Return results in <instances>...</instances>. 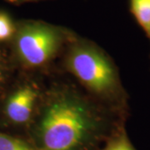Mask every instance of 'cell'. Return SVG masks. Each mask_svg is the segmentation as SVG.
I'll list each match as a JSON object with an SVG mask.
<instances>
[{"label":"cell","instance_id":"cell-2","mask_svg":"<svg viewBox=\"0 0 150 150\" xmlns=\"http://www.w3.org/2000/svg\"><path fill=\"white\" fill-rule=\"evenodd\" d=\"M66 64L70 73L88 90L99 96L120 93L118 74L109 59L88 44H76L70 49Z\"/></svg>","mask_w":150,"mask_h":150},{"label":"cell","instance_id":"cell-9","mask_svg":"<svg viewBox=\"0 0 150 150\" xmlns=\"http://www.w3.org/2000/svg\"><path fill=\"white\" fill-rule=\"evenodd\" d=\"M11 3L13 4H20V3H24V2H30V1H36V0H8Z\"/></svg>","mask_w":150,"mask_h":150},{"label":"cell","instance_id":"cell-7","mask_svg":"<svg viewBox=\"0 0 150 150\" xmlns=\"http://www.w3.org/2000/svg\"><path fill=\"white\" fill-rule=\"evenodd\" d=\"M14 33V26L9 16L5 13H0V41L10 38Z\"/></svg>","mask_w":150,"mask_h":150},{"label":"cell","instance_id":"cell-6","mask_svg":"<svg viewBox=\"0 0 150 150\" xmlns=\"http://www.w3.org/2000/svg\"><path fill=\"white\" fill-rule=\"evenodd\" d=\"M0 150H33L21 140L0 134Z\"/></svg>","mask_w":150,"mask_h":150},{"label":"cell","instance_id":"cell-4","mask_svg":"<svg viewBox=\"0 0 150 150\" xmlns=\"http://www.w3.org/2000/svg\"><path fill=\"white\" fill-rule=\"evenodd\" d=\"M37 98V91L32 87L28 86L18 89L7 100V117L15 123L28 122L32 116Z\"/></svg>","mask_w":150,"mask_h":150},{"label":"cell","instance_id":"cell-1","mask_svg":"<svg viewBox=\"0 0 150 150\" xmlns=\"http://www.w3.org/2000/svg\"><path fill=\"white\" fill-rule=\"evenodd\" d=\"M96 126L95 112L71 93L54 96L43 109L38 125L43 150H77Z\"/></svg>","mask_w":150,"mask_h":150},{"label":"cell","instance_id":"cell-8","mask_svg":"<svg viewBox=\"0 0 150 150\" xmlns=\"http://www.w3.org/2000/svg\"><path fill=\"white\" fill-rule=\"evenodd\" d=\"M105 150H135L125 134L113 139Z\"/></svg>","mask_w":150,"mask_h":150},{"label":"cell","instance_id":"cell-3","mask_svg":"<svg viewBox=\"0 0 150 150\" xmlns=\"http://www.w3.org/2000/svg\"><path fill=\"white\" fill-rule=\"evenodd\" d=\"M63 37L57 28L40 23L23 25L16 36L18 55L25 65L37 68L47 64L61 47Z\"/></svg>","mask_w":150,"mask_h":150},{"label":"cell","instance_id":"cell-5","mask_svg":"<svg viewBox=\"0 0 150 150\" xmlns=\"http://www.w3.org/2000/svg\"><path fill=\"white\" fill-rule=\"evenodd\" d=\"M131 12L150 41V0H130Z\"/></svg>","mask_w":150,"mask_h":150},{"label":"cell","instance_id":"cell-10","mask_svg":"<svg viewBox=\"0 0 150 150\" xmlns=\"http://www.w3.org/2000/svg\"><path fill=\"white\" fill-rule=\"evenodd\" d=\"M2 79H3V72H2L1 66H0V83L2 82Z\"/></svg>","mask_w":150,"mask_h":150}]
</instances>
